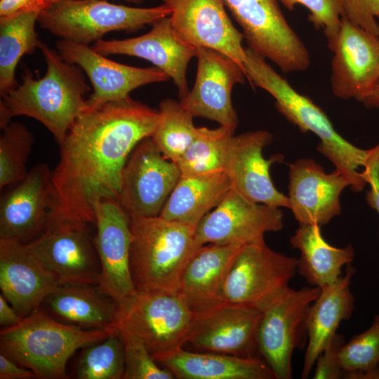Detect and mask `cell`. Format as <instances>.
Listing matches in <instances>:
<instances>
[{"label": "cell", "instance_id": "1", "mask_svg": "<svg viewBox=\"0 0 379 379\" xmlns=\"http://www.w3.org/2000/svg\"><path fill=\"white\" fill-rule=\"evenodd\" d=\"M158 120V110L131 97L82 112L59 144L47 229L66 222L95 224V206L118 201L128 159Z\"/></svg>", "mask_w": 379, "mask_h": 379}, {"label": "cell", "instance_id": "2", "mask_svg": "<svg viewBox=\"0 0 379 379\" xmlns=\"http://www.w3.org/2000/svg\"><path fill=\"white\" fill-rule=\"evenodd\" d=\"M37 48L46 62V74L36 79L24 67L22 83L1 97L0 128L15 117H29L43 124L59 145L88 107L85 96L91 87L83 70L65 61L56 49L40 40Z\"/></svg>", "mask_w": 379, "mask_h": 379}, {"label": "cell", "instance_id": "3", "mask_svg": "<svg viewBox=\"0 0 379 379\" xmlns=\"http://www.w3.org/2000/svg\"><path fill=\"white\" fill-rule=\"evenodd\" d=\"M244 62L247 81L275 100V107L301 132H311L320 140L317 149L327 157L350 182L351 190L361 192L367 182L358 169L364 168L369 149H360L343 138L335 129L324 110L310 98L297 91L266 62V59L245 47Z\"/></svg>", "mask_w": 379, "mask_h": 379}, {"label": "cell", "instance_id": "4", "mask_svg": "<svg viewBox=\"0 0 379 379\" xmlns=\"http://www.w3.org/2000/svg\"><path fill=\"white\" fill-rule=\"evenodd\" d=\"M116 328L85 329L62 324L39 307L18 324L1 329L0 352L32 371L36 378H66L72 355Z\"/></svg>", "mask_w": 379, "mask_h": 379}, {"label": "cell", "instance_id": "5", "mask_svg": "<svg viewBox=\"0 0 379 379\" xmlns=\"http://www.w3.org/2000/svg\"><path fill=\"white\" fill-rule=\"evenodd\" d=\"M130 269L137 292H176L188 261L202 245L195 228L154 217H131Z\"/></svg>", "mask_w": 379, "mask_h": 379}, {"label": "cell", "instance_id": "6", "mask_svg": "<svg viewBox=\"0 0 379 379\" xmlns=\"http://www.w3.org/2000/svg\"><path fill=\"white\" fill-rule=\"evenodd\" d=\"M171 13L164 4L136 8L107 0H60L42 10L37 22L60 39L88 45L107 32H135Z\"/></svg>", "mask_w": 379, "mask_h": 379}, {"label": "cell", "instance_id": "7", "mask_svg": "<svg viewBox=\"0 0 379 379\" xmlns=\"http://www.w3.org/2000/svg\"><path fill=\"white\" fill-rule=\"evenodd\" d=\"M297 272V258L271 249L264 237L243 245L227 273L224 304L246 307L260 312L290 287Z\"/></svg>", "mask_w": 379, "mask_h": 379}, {"label": "cell", "instance_id": "8", "mask_svg": "<svg viewBox=\"0 0 379 379\" xmlns=\"http://www.w3.org/2000/svg\"><path fill=\"white\" fill-rule=\"evenodd\" d=\"M248 46L284 72L307 70L310 55L287 22L278 0H223Z\"/></svg>", "mask_w": 379, "mask_h": 379}, {"label": "cell", "instance_id": "9", "mask_svg": "<svg viewBox=\"0 0 379 379\" xmlns=\"http://www.w3.org/2000/svg\"><path fill=\"white\" fill-rule=\"evenodd\" d=\"M195 318L178 291L138 292L133 304L119 312L116 327L138 338L154 356L182 347Z\"/></svg>", "mask_w": 379, "mask_h": 379}, {"label": "cell", "instance_id": "10", "mask_svg": "<svg viewBox=\"0 0 379 379\" xmlns=\"http://www.w3.org/2000/svg\"><path fill=\"white\" fill-rule=\"evenodd\" d=\"M319 293L320 288L314 286L289 288L262 312L256 334L257 348L276 379L293 378L292 355L304 343L307 313Z\"/></svg>", "mask_w": 379, "mask_h": 379}, {"label": "cell", "instance_id": "11", "mask_svg": "<svg viewBox=\"0 0 379 379\" xmlns=\"http://www.w3.org/2000/svg\"><path fill=\"white\" fill-rule=\"evenodd\" d=\"M95 215L93 241L100 263L98 286L114 300L121 312L138 295L130 269L131 218L115 200L98 203Z\"/></svg>", "mask_w": 379, "mask_h": 379}, {"label": "cell", "instance_id": "12", "mask_svg": "<svg viewBox=\"0 0 379 379\" xmlns=\"http://www.w3.org/2000/svg\"><path fill=\"white\" fill-rule=\"evenodd\" d=\"M180 176L178 164L145 138L124 166L118 202L130 218L158 216Z\"/></svg>", "mask_w": 379, "mask_h": 379}, {"label": "cell", "instance_id": "13", "mask_svg": "<svg viewBox=\"0 0 379 379\" xmlns=\"http://www.w3.org/2000/svg\"><path fill=\"white\" fill-rule=\"evenodd\" d=\"M88 225L62 222L25 244L60 285L98 284L100 263Z\"/></svg>", "mask_w": 379, "mask_h": 379}, {"label": "cell", "instance_id": "14", "mask_svg": "<svg viewBox=\"0 0 379 379\" xmlns=\"http://www.w3.org/2000/svg\"><path fill=\"white\" fill-rule=\"evenodd\" d=\"M196 58L194 84L180 102L194 117L216 121L234 134L238 118L231 93L236 84L245 83L246 74L232 59L213 48H197Z\"/></svg>", "mask_w": 379, "mask_h": 379}, {"label": "cell", "instance_id": "15", "mask_svg": "<svg viewBox=\"0 0 379 379\" xmlns=\"http://www.w3.org/2000/svg\"><path fill=\"white\" fill-rule=\"evenodd\" d=\"M284 226L279 207L253 202L231 188L222 201L208 213L194 230L197 241L243 246Z\"/></svg>", "mask_w": 379, "mask_h": 379}, {"label": "cell", "instance_id": "16", "mask_svg": "<svg viewBox=\"0 0 379 379\" xmlns=\"http://www.w3.org/2000/svg\"><path fill=\"white\" fill-rule=\"evenodd\" d=\"M331 51L333 95L361 102L379 81V36L342 18Z\"/></svg>", "mask_w": 379, "mask_h": 379}, {"label": "cell", "instance_id": "17", "mask_svg": "<svg viewBox=\"0 0 379 379\" xmlns=\"http://www.w3.org/2000/svg\"><path fill=\"white\" fill-rule=\"evenodd\" d=\"M171 11V26L186 44L226 55L244 70V38L232 24L223 0H162Z\"/></svg>", "mask_w": 379, "mask_h": 379}, {"label": "cell", "instance_id": "18", "mask_svg": "<svg viewBox=\"0 0 379 379\" xmlns=\"http://www.w3.org/2000/svg\"><path fill=\"white\" fill-rule=\"evenodd\" d=\"M55 45L65 61L79 66L88 76L93 86L92 93L86 99L90 108L127 99L130 92L140 86L170 79L156 67L140 68L121 64L86 44L60 39Z\"/></svg>", "mask_w": 379, "mask_h": 379}, {"label": "cell", "instance_id": "19", "mask_svg": "<svg viewBox=\"0 0 379 379\" xmlns=\"http://www.w3.org/2000/svg\"><path fill=\"white\" fill-rule=\"evenodd\" d=\"M1 195L0 239L28 244L47 230L52 204V171L35 165L21 181Z\"/></svg>", "mask_w": 379, "mask_h": 379}, {"label": "cell", "instance_id": "20", "mask_svg": "<svg viewBox=\"0 0 379 379\" xmlns=\"http://www.w3.org/2000/svg\"><path fill=\"white\" fill-rule=\"evenodd\" d=\"M268 131L258 130L232 135L227 148L223 171L229 177L232 188L248 200L275 207L289 208L288 196L274 185L270 168L283 160L278 154L265 159V147L272 141Z\"/></svg>", "mask_w": 379, "mask_h": 379}, {"label": "cell", "instance_id": "21", "mask_svg": "<svg viewBox=\"0 0 379 379\" xmlns=\"http://www.w3.org/2000/svg\"><path fill=\"white\" fill-rule=\"evenodd\" d=\"M103 55H126L148 60L173 79L180 99L189 93L186 72L196 57L197 48L180 39L173 30L169 16L152 24L147 33L121 40L100 39L91 46Z\"/></svg>", "mask_w": 379, "mask_h": 379}, {"label": "cell", "instance_id": "22", "mask_svg": "<svg viewBox=\"0 0 379 379\" xmlns=\"http://www.w3.org/2000/svg\"><path fill=\"white\" fill-rule=\"evenodd\" d=\"M289 209L300 225H326L341 212L340 196L348 180L339 171L325 172L311 159L289 164Z\"/></svg>", "mask_w": 379, "mask_h": 379}, {"label": "cell", "instance_id": "23", "mask_svg": "<svg viewBox=\"0 0 379 379\" xmlns=\"http://www.w3.org/2000/svg\"><path fill=\"white\" fill-rule=\"evenodd\" d=\"M59 286L25 244L0 239L1 294L21 317L38 310Z\"/></svg>", "mask_w": 379, "mask_h": 379}, {"label": "cell", "instance_id": "24", "mask_svg": "<svg viewBox=\"0 0 379 379\" xmlns=\"http://www.w3.org/2000/svg\"><path fill=\"white\" fill-rule=\"evenodd\" d=\"M261 316L246 307L222 304L196 314L187 342L208 352L261 358L256 343Z\"/></svg>", "mask_w": 379, "mask_h": 379}, {"label": "cell", "instance_id": "25", "mask_svg": "<svg viewBox=\"0 0 379 379\" xmlns=\"http://www.w3.org/2000/svg\"><path fill=\"white\" fill-rule=\"evenodd\" d=\"M242 246H201L186 265L178 291L196 314L222 304L225 279L232 262Z\"/></svg>", "mask_w": 379, "mask_h": 379}, {"label": "cell", "instance_id": "26", "mask_svg": "<svg viewBox=\"0 0 379 379\" xmlns=\"http://www.w3.org/2000/svg\"><path fill=\"white\" fill-rule=\"evenodd\" d=\"M356 269L347 265L344 275L334 284L320 288L317 299L310 307L306 328L308 343L302 371L307 378L320 354L337 333L340 324L350 319L354 309V297L350 283Z\"/></svg>", "mask_w": 379, "mask_h": 379}, {"label": "cell", "instance_id": "27", "mask_svg": "<svg viewBox=\"0 0 379 379\" xmlns=\"http://www.w3.org/2000/svg\"><path fill=\"white\" fill-rule=\"evenodd\" d=\"M179 379H273L268 365L259 357L197 353L175 349L152 356Z\"/></svg>", "mask_w": 379, "mask_h": 379}, {"label": "cell", "instance_id": "28", "mask_svg": "<svg viewBox=\"0 0 379 379\" xmlns=\"http://www.w3.org/2000/svg\"><path fill=\"white\" fill-rule=\"evenodd\" d=\"M62 324L85 329L117 328L119 310L96 285H60L41 307Z\"/></svg>", "mask_w": 379, "mask_h": 379}, {"label": "cell", "instance_id": "29", "mask_svg": "<svg viewBox=\"0 0 379 379\" xmlns=\"http://www.w3.org/2000/svg\"><path fill=\"white\" fill-rule=\"evenodd\" d=\"M231 188V181L224 171L180 176L159 216L196 228Z\"/></svg>", "mask_w": 379, "mask_h": 379}, {"label": "cell", "instance_id": "30", "mask_svg": "<svg viewBox=\"0 0 379 379\" xmlns=\"http://www.w3.org/2000/svg\"><path fill=\"white\" fill-rule=\"evenodd\" d=\"M299 250L297 272L312 286L321 288L334 284L342 276V267L351 264L354 249L348 245L338 248L323 237L321 226L300 225L290 239Z\"/></svg>", "mask_w": 379, "mask_h": 379}, {"label": "cell", "instance_id": "31", "mask_svg": "<svg viewBox=\"0 0 379 379\" xmlns=\"http://www.w3.org/2000/svg\"><path fill=\"white\" fill-rule=\"evenodd\" d=\"M39 11L0 18V94L4 96L18 84L16 66L24 55L32 54L39 39L35 30Z\"/></svg>", "mask_w": 379, "mask_h": 379}, {"label": "cell", "instance_id": "32", "mask_svg": "<svg viewBox=\"0 0 379 379\" xmlns=\"http://www.w3.org/2000/svg\"><path fill=\"white\" fill-rule=\"evenodd\" d=\"M159 120L151 138L163 155L177 162L197 135L194 117L180 102L166 98L159 105Z\"/></svg>", "mask_w": 379, "mask_h": 379}, {"label": "cell", "instance_id": "33", "mask_svg": "<svg viewBox=\"0 0 379 379\" xmlns=\"http://www.w3.org/2000/svg\"><path fill=\"white\" fill-rule=\"evenodd\" d=\"M232 135L233 133L222 126L215 129L199 127L197 136L176 162L181 176L223 171Z\"/></svg>", "mask_w": 379, "mask_h": 379}, {"label": "cell", "instance_id": "34", "mask_svg": "<svg viewBox=\"0 0 379 379\" xmlns=\"http://www.w3.org/2000/svg\"><path fill=\"white\" fill-rule=\"evenodd\" d=\"M125 371V354L117 328L105 339L82 348L74 371L78 379H120Z\"/></svg>", "mask_w": 379, "mask_h": 379}, {"label": "cell", "instance_id": "35", "mask_svg": "<svg viewBox=\"0 0 379 379\" xmlns=\"http://www.w3.org/2000/svg\"><path fill=\"white\" fill-rule=\"evenodd\" d=\"M338 361L343 378L379 379V313L368 329L345 343Z\"/></svg>", "mask_w": 379, "mask_h": 379}, {"label": "cell", "instance_id": "36", "mask_svg": "<svg viewBox=\"0 0 379 379\" xmlns=\"http://www.w3.org/2000/svg\"><path fill=\"white\" fill-rule=\"evenodd\" d=\"M0 136V189L15 185L27 175V163L33 134L20 122L11 121Z\"/></svg>", "mask_w": 379, "mask_h": 379}, {"label": "cell", "instance_id": "37", "mask_svg": "<svg viewBox=\"0 0 379 379\" xmlns=\"http://www.w3.org/2000/svg\"><path fill=\"white\" fill-rule=\"evenodd\" d=\"M124 343V379H173L171 371L160 368L144 343L134 335L117 328Z\"/></svg>", "mask_w": 379, "mask_h": 379}, {"label": "cell", "instance_id": "38", "mask_svg": "<svg viewBox=\"0 0 379 379\" xmlns=\"http://www.w3.org/2000/svg\"><path fill=\"white\" fill-rule=\"evenodd\" d=\"M289 11L297 4L304 6L310 12L308 20L321 29L332 48L340 27L343 15L342 0H279Z\"/></svg>", "mask_w": 379, "mask_h": 379}, {"label": "cell", "instance_id": "39", "mask_svg": "<svg viewBox=\"0 0 379 379\" xmlns=\"http://www.w3.org/2000/svg\"><path fill=\"white\" fill-rule=\"evenodd\" d=\"M343 15L352 24L379 36V0H342Z\"/></svg>", "mask_w": 379, "mask_h": 379}, {"label": "cell", "instance_id": "40", "mask_svg": "<svg viewBox=\"0 0 379 379\" xmlns=\"http://www.w3.org/2000/svg\"><path fill=\"white\" fill-rule=\"evenodd\" d=\"M345 343L343 335L336 333L318 357L313 378H343L344 373L338 361V353Z\"/></svg>", "mask_w": 379, "mask_h": 379}, {"label": "cell", "instance_id": "41", "mask_svg": "<svg viewBox=\"0 0 379 379\" xmlns=\"http://www.w3.org/2000/svg\"><path fill=\"white\" fill-rule=\"evenodd\" d=\"M363 168L361 175L369 186L366 192V201L379 215V142L369 149V156Z\"/></svg>", "mask_w": 379, "mask_h": 379}, {"label": "cell", "instance_id": "42", "mask_svg": "<svg viewBox=\"0 0 379 379\" xmlns=\"http://www.w3.org/2000/svg\"><path fill=\"white\" fill-rule=\"evenodd\" d=\"M45 9L44 0H0V18Z\"/></svg>", "mask_w": 379, "mask_h": 379}, {"label": "cell", "instance_id": "43", "mask_svg": "<svg viewBox=\"0 0 379 379\" xmlns=\"http://www.w3.org/2000/svg\"><path fill=\"white\" fill-rule=\"evenodd\" d=\"M36 378L30 370L21 366L11 359L0 352V379Z\"/></svg>", "mask_w": 379, "mask_h": 379}, {"label": "cell", "instance_id": "44", "mask_svg": "<svg viewBox=\"0 0 379 379\" xmlns=\"http://www.w3.org/2000/svg\"><path fill=\"white\" fill-rule=\"evenodd\" d=\"M21 317L6 299L0 295V325L2 328H8L18 324Z\"/></svg>", "mask_w": 379, "mask_h": 379}, {"label": "cell", "instance_id": "45", "mask_svg": "<svg viewBox=\"0 0 379 379\" xmlns=\"http://www.w3.org/2000/svg\"><path fill=\"white\" fill-rule=\"evenodd\" d=\"M361 102L368 108L379 109V81L372 91Z\"/></svg>", "mask_w": 379, "mask_h": 379}, {"label": "cell", "instance_id": "46", "mask_svg": "<svg viewBox=\"0 0 379 379\" xmlns=\"http://www.w3.org/2000/svg\"><path fill=\"white\" fill-rule=\"evenodd\" d=\"M60 0H44L45 8L49 7L50 6L58 2Z\"/></svg>", "mask_w": 379, "mask_h": 379}, {"label": "cell", "instance_id": "47", "mask_svg": "<svg viewBox=\"0 0 379 379\" xmlns=\"http://www.w3.org/2000/svg\"><path fill=\"white\" fill-rule=\"evenodd\" d=\"M124 1L135 3V4H141L144 0H124Z\"/></svg>", "mask_w": 379, "mask_h": 379}]
</instances>
